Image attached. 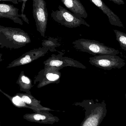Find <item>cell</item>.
Listing matches in <instances>:
<instances>
[{"label": "cell", "mask_w": 126, "mask_h": 126, "mask_svg": "<svg viewBox=\"0 0 126 126\" xmlns=\"http://www.w3.org/2000/svg\"><path fill=\"white\" fill-rule=\"evenodd\" d=\"M60 70L55 67H44L35 77L34 84L38 82L37 87L40 88L51 84L59 83L61 76Z\"/></svg>", "instance_id": "obj_7"}, {"label": "cell", "mask_w": 126, "mask_h": 126, "mask_svg": "<svg viewBox=\"0 0 126 126\" xmlns=\"http://www.w3.org/2000/svg\"><path fill=\"white\" fill-rule=\"evenodd\" d=\"M0 17L9 18L14 23L21 25L23 24L22 20L20 18L21 16L18 14V9L12 4L0 3Z\"/></svg>", "instance_id": "obj_11"}, {"label": "cell", "mask_w": 126, "mask_h": 126, "mask_svg": "<svg viewBox=\"0 0 126 126\" xmlns=\"http://www.w3.org/2000/svg\"><path fill=\"white\" fill-rule=\"evenodd\" d=\"M33 13L37 31L44 37L47 27L48 13L44 0H32Z\"/></svg>", "instance_id": "obj_5"}, {"label": "cell", "mask_w": 126, "mask_h": 126, "mask_svg": "<svg viewBox=\"0 0 126 126\" xmlns=\"http://www.w3.org/2000/svg\"><path fill=\"white\" fill-rule=\"evenodd\" d=\"M23 99L25 103L31 108L33 112L38 111L40 110H44L49 111H54L51 109L44 107L40 104L41 101L36 99L32 95L28 94L27 93H16Z\"/></svg>", "instance_id": "obj_14"}, {"label": "cell", "mask_w": 126, "mask_h": 126, "mask_svg": "<svg viewBox=\"0 0 126 126\" xmlns=\"http://www.w3.org/2000/svg\"><path fill=\"white\" fill-rule=\"evenodd\" d=\"M0 1H9L12 2L15 4H18V0H0Z\"/></svg>", "instance_id": "obj_21"}, {"label": "cell", "mask_w": 126, "mask_h": 126, "mask_svg": "<svg viewBox=\"0 0 126 126\" xmlns=\"http://www.w3.org/2000/svg\"><path fill=\"white\" fill-rule=\"evenodd\" d=\"M58 10H52L51 13L53 19L58 23L70 28L78 27L81 25L90 27L83 18L78 17L60 5L58 6Z\"/></svg>", "instance_id": "obj_4"}, {"label": "cell", "mask_w": 126, "mask_h": 126, "mask_svg": "<svg viewBox=\"0 0 126 126\" xmlns=\"http://www.w3.org/2000/svg\"><path fill=\"white\" fill-rule=\"evenodd\" d=\"M114 31L116 35V40L121 48L126 51V33L117 30H114Z\"/></svg>", "instance_id": "obj_18"}, {"label": "cell", "mask_w": 126, "mask_h": 126, "mask_svg": "<svg viewBox=\"0 0 126 126\" xmlns=\"http://www.w3.org/2000/svg\"><path fill=\"white\" fill-rule=\"evenodd\" d=\"M41 45L42 47L48 49L50 51L55 52L57 51L56 48L60 46L61 44L58 42L57 38L49 37L42 41Z\"/></svg>", "instance_id": "obj_17"}, {"label": "cell", "mask_w": 126, "mask_h": 126, "mask_svg": "<svg viewBox=\"0 0 126 126\" xmlns=\"http://www.w3.org/2000/svg\"><path fill=\"white\" fill-rule=\"evenodd\" d=\"M89 62L93 66L106 70L121 69L126 64L125 61L117 55H95L90 58Z\"/></svg>", "instance_id": "obj_6"}, {"label": "cell", "mask_w": 126, "mask_h": 126, "mask_svg": "<svg viewBox=\"0 0 126 126\" xmlns=\"http://www.w3.org/2000/svg\"><path fill=\"white\" fill-rule=\"evenodd\" d=\"M30 37L19 28L0 26V48L17 49L31 43Z\"/></svg>", "instance_id": "obj_2"}, {"label": "cell", "mask_w": 126, "mask_h": 126, "mask_svg": "<svg viewBox=\"0 0 126 126\" xmlns=\"http://www.w3.org/2000/svg\"><path fill=\"white\" fill-rule=\"evenodd\" d=\"M79 106L85 110V117L80 126H100L107 113L106 104L104 100L95 102L93 100H85L73 104Z\"/></svg>", "instance_id": "obj_1"}, {"label": "cell", "mask_w": 126, "mask_h": 126, "mask_svg": "<svg viewBox=\"0 0 126 126\" xmlns=\"http://www.w3.org/2000/svg\"><path fill=\"white\" fill-rule=\"evenodd\" d=\"M50 111L42 110L33 113L25 114L23 116L24 120L40 124H53L58 123L60 119L58 117L50 113Z\"/></svg>", "instance_id": "obj_10"}, {"label": "cell", "mask_w": 126, "mask_h": 126, "mask_svg": "<svg viewBox=\"0 0 126 126\" xmlns=\"http://www.w3.org/2000/svg\"><path fill=\"white\" fill-rule=\"evenodd\" d=\"M125 97H126V95H125Z\"/></svg>", "instance_id": "obj_22"}, {"label": "cell", "mask_w": 126, "mask_h": 126, "mask_svg": "<svg viewBox=\"0 0 126 126\" xmlns=\"http://www.w3.org/2000/svg\"><path fill=\"white\" fill-rule=\"evenodd\" d=\"M64 5L78 17L86 18L88 14L80 0H61Z\"/></svg>", "instance_id": "obj_13"}, {"label": "cell", "mask_w": 126, "mask_h": 126, "mask_svg": "<svg viewBox=\"0 0 126 126\" xmlns=\"http://www.w3.org/2000/svg\"><path fill=\"white\" fill-rule=\"evenodd\" d=\"M21 0L23 2L21 8V14H20L21 16V18L24 22H26L28 24H29V19H28L26 15H24V13L26 3L27 1V0Z\"/></svg>", "instance_id": "obj_19"}, {"label": "cell", "mask_w": 126, "mask_h": 126, "mask_svg": "<svg viewBox=\"0 0 126 126\" xmlns=\"http://www.w3.org/2000/svg\"><path fill=\"white\" fill-rule=\"evenodd\" d=\"M32 80L26 76L24 71H21L16 81L20 90L25 92L28 94L32 95L30 90L33 87Z\"/></svg>", "instance_id": "obj_15"}, {"label": "cell", "mask_w": 126, "mask_h": 126, "mask_svg": "<svg viewBox=\"0 0 126 126\" xmlns=\"http://www.w3.org/2000/svg\"><path fill=\"white\" fill-rule=\"evenodd\" d=\"M0 91L7 98H9L12 103L16 107L19 108H27L31 109V108L25 103L22 98L19 95L16 94L14 96H11L2 91L1 89H0Z\"/></svg>", "instance_id": "obj_16"}, {"label": "cell", "mask_w": 126, "mask_h": 126, "mask_svg": "<svg viewBox=\"0 0 126 126\" xmlns=\"http://www.w3.org/2000/svg\"><path fill=\"white\" fill-rule=\"evenodd\" d=\"M63 53L60 52H59L58 55H52L50 57L44 62V67H55L59 70L67 66L86 69V66L77 61L67 57H63Z\"/></svg>", "instance_id": "obj_8"}, {"label": "cell", "mask_w": 126, "mask_h": 126, "mask_svg": "<svg viewBox=\"0 0 126 126\" xmlns=\"http://www.w3.org/2000/svg\"><path fill=\"white\" fill-rule=\"evenodd\" d=\"M72 44L74 48L78 51L95 56L97 55H116L120 53L118 50L108 47L104 44L94 40L81 38L73 41Z\"/></svg>", "instance_id": "obj_3"}, {"label": "cell", "mask_w": 126, "mask_h": 126, "mask_svg": "<svg viewBox=\"0 0 126 126\" xmlns=\"http://www.w3.org/2000/svg\"><path fill=\"white\" fill-rule=\"evenodd\" d=\"M90 1L107 15L109 23L111 25L124 28V26L119 17L105 4L103 0H90Z\"/></svg>", "instance_id": "obj_12"}, {"label": "cell", "mask_w": 126, "mask_h": 126, "mask_svg": "<svg viewBox=\"0 0 126 126\" xmlns=\"http://www.w3.org/2000/svg\"><path fill=\"white\" fill-rule=\"evenodd\" d=\"M109 0L112 1L115 3L118 4V5L124 4H125L123 0Z\"/></svg>", "instance_id": "obj_20"}, {"label": "cell", "mask_w": 126, "mask_h": 126, "mask_svg": "<svg viewBox=\"0 0 126 126\" xmlns=\"http://www.w3.org/2000/svg\"><path fill=\"white\" fill-rule=\"evenodd\" d=\"M49 51L48 49L43 47L30 50L11 62L6 68L9 69L31 63L46 55Z\"/></svg>", "instance_id": "obj_9"}]
</instances>
